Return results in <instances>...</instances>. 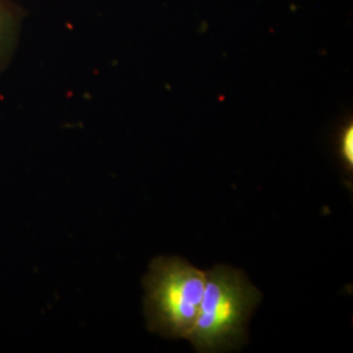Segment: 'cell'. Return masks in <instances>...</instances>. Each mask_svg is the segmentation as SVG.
Here are the masks:
<instances>
[{
	"instance_id": "obj_4",
	"label": "cell",
	"mask_w": 353,
	"mask_h": 353,
	"mask_svg": "<svg viewBox=\"0 0 353 353\" xmlns=\"http://www.w3.org/2000/svg\"><path fill=\"white\" fill-rule=\"evenodd\" d=\"M4 14L3 10L0 7V54H1V46H3V41H4Z\"/></svg>"
},
{
	"instance_id": "obj_2",
	"label": "cell",
	"mask_w": 353,
	"mask_h": 353,
	"mask_svg": "<svg viewBox=\"0 0 353 353\" xmlns=\"http://www.w3.org/2000/svg\"><path fill=\"white\" fill-rule=\"evenodd\" d=\"M205 272L179 256L152 261L144 278L148 328L165 338H189L199 314Z\"/></svg>"
},
{
	"instance_id": "obj_3",
	"label": "cell",
	"mask_w": 353,
	"mask_h": 353,
	"mask_svg": "<svg viewBox=\"0 0 353 353\" xmlns=\"http://www.w3.org/2000/svg\"><path fill=\"white\" fill-rule=\"evenodd\" d=\"M339 154L347 172L352 173L353 168V126L350 122L341 130L339 138Z\"/></svg>"
},
{
	"instance_id": "obj_1",
	"label": "cell",
	"mask_w": 353,
	"mask_h": 353,
	"mask_svg": "<svg viewBox=\"0 0 353 353\" xmlns=\"http://www.w3.org/2000/svg\"><path fill=\"white\" fill-rule=\"evenodd\" d=\"M262 294L248 276L229 265L205 271V287L196 322L189 335L198 352H227L246 341L248 321Z\"/></svg>"
}]
</instances>
